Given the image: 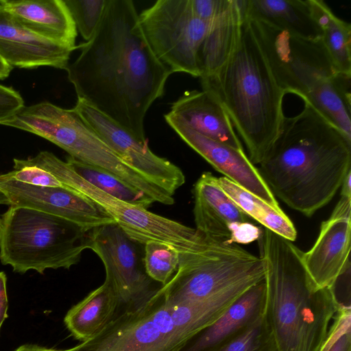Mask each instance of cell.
I'll return each mask as SVG.
<instances>
[{
  "mask_svg": "<svg viewBox=\"0 0 351 351\" xmlns=\"http://www.w3.org/2000/svg\"><path fill=\"white\" fill-rule=\"evenodd\" d=\"M66 70L78 99L146 142L144 121L173 73L149 46L132 0H108L90 40Z\"/></svg>",
  "mask_w": 351,
  "mask_h": 351,
  "instance_id": "obj_1",
  "label": "cell"
},
{
  "mask_svg": "<svg viewBox=\"0 0 351 351\" xmlns=\"http://www.w3.org/2000/svg\"><path fill=\"white\" fill-rule=\"evenodd\" d=\"M258 169L274 196L311 217L333 198L351 171V142L304 102L300 113L285 117Z\"/></svg>",
  "mask_w": 351,
  "mask_h": 351,
  "instance_id": "obj_2",
  "label": "cell"
},
{
  "mask_svg": "<svg viewBox=\"0 0 351 351\" xmlns=\"http://www.w3.org/2000/svg\"><path fill=\"white\" fill-rule=\"evenodd\" d=\"M258 241L265 267L264 316L277 351H319L341 308L329 288L312 280L292 241L265 228Z\"/></svg>",
  "mask_w": 351,
  "mask_h": 351,
  "instance_id": "obj_3",
  "label": "cell"
},
{
  "mask_svg": "<svg viewBox=\"0 0 351 351\" xmlns=\"http://www.w3.org/2000/svg\"><path fill=\"white\" fill-rule=\"evenodd\" d=\"M200 81L202 90L224 108L250 161L259 165L280 133L286 93L275 80L247 21L243 22L239 44L229 60Z\"/></svg>",
  "mask_w": 351,
  "mask_h": 351,
  "instance_id": "obj_4",
  "label": "cell"
},
{
  "mask_svg": "<svg viewBox=\"0 0 351 351\" xmlns=\"http://www.w3.org/2000/svg\"><path fill=\"white\" fill-rule=\"evenodd\" d=\"M89 232L45 212L10 206L0 218V261L20 274L69 269L88 249Z\"/></svg>",
  "mask_w": 351,
  "mask_h": 351,
  "instance_id": "obj_5",
  "label": "cell"
},
{
  "mask_svg": "<svg viewBox=\"0 0 351 351\" xmlns=\"http://www.w3.org/2000/svg\"><path fill=\"white\" fill-rule=\"evenodd\" d=\"M14 169L34 165L55 176L64 185L85 195L112 217L134 241L145 245L155 241L169 245L180 255L205 252L223 243L205 237L195 228L158 215L146 208L117 199L94 186L53 153L43 151L27 159L14 158Z\"/></svg>",
  "mask_w": 351,
  "mask_h": 351,
  "instance_id": "obj_6",
  "label": "cell"
},
{
  "mask_svg": "<svg viewBox=\"0 0 351 351\" xmlns=\"http://www.w3.org/2000/svg\"><path fill=\"white\" fill-rule=\"evenodd\" d=\"M3 125L48 140L82 162L115 176L153 200L162 189L151 183L117 156L73 109L48 101L24 106Z\"/></svg>",
  "mask_w": 351,
  "mask_h": 351,
  "instance_id": "obj_7",
  "label": "cell"
},
{
  "mask_svg": "<svg viewBox=\"0 0 351 351\" xmlns=\"http://www.w3.org/2000/svg\"><path fill=\"white\" fill-rule=\"evenodd\" d=\"M267 60L278 85L309 102L339 73L322 38L306 39L259 20H245Z\"/></svg>",
  "mask_w": 351,
  "mask_h": 351,
  "instance_id": "obj_8",
  "label": "cell"
},
{
  "mask_svg": "<svg viewBox=\"0 0 351 351\" xmlns=\"http://www.w3.org/2000/svg\"><path fill=\"white\" fill-rule=\"evenodd\" d=\"M194 335L173 324L167 304L156 291L144 302L115 315L97 335L73 350L181 351Z\"/></svg>",
  "mask_w": 351,
  "mask_h": 351,
  "instance_id": "obj_9",
  "label": "cell"
},
{
  "mask_svg": "<svg viewBox=\"0 0 351 351\" xmlns=\"http://www.w3.org/2000/svg\"><path fill=\"white\" fill-rule=\"evenodd\" d=\"M143 35L157 59L172 73L200 77L199 54L209 23L191 0H158L138 15Z\"/></svg>",
  "mask_w": 351,
  "mask_h": 351,
  "instance_id": "obj_10",
  "label": "cell"
},
{
  "mask_svg": "<svg viewBox=\"0 0 351 351\" xmlns=\"http://www.w3.org/2000/svg\"><path fill=\"white\" fill-rule=\"evenodd\" d=\"M88 249L102 261L105 281L116 294L120 304H138L157 289L146 274L140 243L132 239L116 223L91 230L88 234Z\"/></svg>",
  "mask_w": 351,
  "mask_h": 351,
  "instance_id": "obj_11",
  "label": "cell"
},
{
  "mask_svg": "<svg viewBox=\"0 0 351 351\" xmlns=\"http://www.w3.org/2000/svg\"><path fill=\"white\" fill-rule=\"evenodd\" d=\"M73 109L117 156L145 179L172 195L184 184L182 171L153 153L147 141L138 140L81 99H77Z\"/></svg>",
  "mask_w": 351,
  "mask_h": 351,
  "instance_id": "obj_12",
  "label": "cell"
},
{
  "mask_svg": "<svg viewBox=\"0 0 351 351\" xmlns=\"http://www.w3.org/2000/svg\"><path fill=\"white\" fill-rule=\"evenodd\" d=\"M0 191L9 206H24L71 221L87 231L116 223L98 205L82 193L63 187L34 186L0 175Z\"/></svg>",
  "mask_w": 351,
  "mask_h": 351,
  "instance_id": "obj_13",
  "label": "cell"
},
{
  "mask_svg": "<svg viewBox=\"0 0 351 351\" xmlns=\"http://www.w3.org/2000/svg\"><path fill=\"white\" fill-rule=\"evenodd\" d=\"M165 121L189 147L224 177L271 206L280 208L258 168L244 152L209 138L175 121L167 119Z\"/></svg>",
  "mask_w": 351,
  "mask_h": 351,
  "instance_id": "obj_14",
  "label": "cell"
},
{
  "mask_svg": "<svg viewBox=\"0 0 351 351\" xmlns=\"http://www.w3.org/2000/svg\"><path fill=\"white\" fill-rule=\"evenodd\" d=\"M75 49L30 31L0 4V58L12 69H66Z\"/></svg>",
  "mask_w": 351,
  "mask_h": 351,
  "instance_id": "obj_15",
  "label": "cell"
},
{
  "mask_svg": "<svg viewBox=\"0 0 351 351\" xmlns=\"http://www.w3.org/2000/svg\"><path fill=\"white\" fill-rule=\"evenodd\" d=\"M195 229L213 240L234 243L240 228L250 222L210 172L203 173L193 188Z\"/></svg>",
  "mask_w": 351,
  "mask_h": 351,
  "instance_id": "obj_16",
  "label": "cell"
},
{
  "mask_svg": "<svg viewBox=\"0 0 351 351\" xmlns=\"http://www.w3.org/2000/svg\"><path fill=\"white\" fill-rule=\"evenodd\" d=\"M350 218L330 217L322 223L313 247L302 252L304 267L318 287L330 288L350 267Z\"/></svg>",
  "mask_w": 351,
  "mask_h": 351,
  "instance_id": "obj_17",
  "label": "cell"
},
{
  "mask_svg": "<svg viewBox=\"0 0 351 351\" xmlns=\"http://www.w3.org/2000/svg\"><path fill=\"white\" fill-rule=\"evenodd\" d=\"M165 119L175 121L209 138L244 152L230 119L210 92L190 90L172 103Z\"/></svg>",
  "mask_w": 351,
  "mask_h": 351,
  "instance_id": "obj_18",
  "label": "cell"
},
{
  "mask_svg": "<svg viewBox=\"0 0 351 351\" xmlns=\"http://www.w3.org/2000/svg\"><path fill=\"white\" fill-rule=\"evenodd\" d=\"M265 278L241 293L211 324L193 336L181 351H215L265 312Z\"/></svg>",
  "mask_w": 351,
  "mask_h": 351,
  "instance_id": "obj_19",
  "label": "cell"
},
{
  "mask_svg": "<svg viewBox=\"0 0 351 351\" xmlns=\"http://www.w3.org/2000/svg\"><path fill=\"white\" fill-rule=\"evenodd\" d=\"M0 4L30 31L76 48L77 28L64 0H0Z\"/></svg>",
  "mask_w": 351,
  "mask_h": 351,
  "instance_id": "obj_20",
  "label": "cell"
},
{
  "mask_svg": "<svg viewBox=\"0 0 351 351\" xmlns=\"http://www.w3.org/2000/svg\"><path fill=\"white\" fill-rule=\"evenodd\" d=\"M243 20H259L306 39L322 38V30L308 0H237Z\"/></svg>",
  "mask_w": 351,
  "mask_h": 351,
  "instance_id": "obj_21",
  "label": "cell"
},
{
  "mask_svg": "<svg viewBox=\"0 0 351 351\" xmlns=\"http://www.w3.org/2000/svg\"><path fill=\"white\" fill-rule=\"evenodd\" d=\"M243 22L237 0H222L201 48L199 78L215 73L229 60L239 44Z\"/></svg>",
  "mask_w": 351,
  "mask_h": 351,
  "instance_id": "obj_22",
  "label": "cell"
},
{
  "mask_svg": "<svg viewBox=\"0 0 351 351\" xmlns=\"http://www.w3.org/2000/svg\"><path fill=\"white\" fill-rule=\"evenodd\" d=\"M119 304L116 294L104 282L69 310L64 324L76 339L88 341L114 318Z\"/></svg>",
  "mask_w": 351,
  "mask_h": 351,
  "instance_id": "obj_23",
  "label": "cell"
},
{
  "mask_svg": "<svg viewBox=\"0 0 351 351\" xmlns=\"http://www.w3.org/2000/svg\"><path fill=\"white\" fill-rule=\"evenodd\" d=\"M217 181L226 194L250 219L289 241L295 240L296 229L280 208L271 206L224 176L217 178Z\"/></svg>",
  "mask_w": 351,
  "mask_h": 351,
  "instance_id": "obj_24",
  "label": "cell"
},
{
  "mask_svg": "<svg viewBox=\"0 0 351 351\" xmlns=\"http://www.w3.org/2000/svg\"><path fill=\"white\" fill-rule=\"evenodd\" d=\"M308 1L335 67L339 73L351 75V25L337 17L324 1Z\"/></svg>",
  "mask_w": 351,
  "mask_h": 351,
  "instance_id": "obj_25",
  "label": "cell"
},
{
  "mask_svg": "<svg viewBox=\"0 0 351 351\" xmlns=\"http://www.w3.org/2000/svg\"><path fill=\"white\" fill-rule=\"evenodd\" d=\"M66 162L84 180L117 199L146 208L154 202L144 193L102 169L82 162L71 156L67 157Z\"/></svg>",
  "mask_w": 351,
  "mask_h": 351,
  "instance_id": "obj_26",
  "label": "cell"
},
{
  "mask_svg": "<svg viewBox=\"0 0 351 351\" xmlns=\"http://www.w3.org/2000/svg\"><path fill=\"white\" fill-rule=\"evenodd\" d=\"M179 263L180 254L169 245L155 241L145 244L143 263L152 280L165 285L176 271Z\"/></svg>",
  "mask_w": 351,
  "mask_h": 351,
  "instance_id": "obj_27",
  "label": "cell"
},
{
  "mask_svg": "<svg viewBox=\"0 0 351 351\" xmlns=\"http://www.w3.org/2000/svg\"><path fill=\"white\" fill-rule=\"evenodd\" d=\"M215 351H277L264 314Z\"/></svg>",
  "mask_w": 351,
  "mask_h": 351,
  "instance_id": "obj_28",
  "label": "cell"
},
{
  "mask_svg": "<svg viewBox=\"0 0 351 351\" xmlns=\"http://www.w3.org/2000/svg\"><path fill=\"white\" fill-rule=\"evenodd\" d=\"M77 30L82 38L90 40L103 16L108 0H64Z\"/></svg>",
  "mask_w": 351,
  "mask_h": 351,
  "instance_id": "obj_29",
  "label": "cell"
},
{
  "mask_svg": "<svg viewBox=\"0 0 351 351\" xmlns=\"http://www.w3.org/2000/svg\"><path fill=\"white\" fill-rule=\"evenodd\" d=\"M319 351H351V311L341 308Z\"/></svg>",
  "mask_w": 351,
  "mask_h": 351,
  "instance_id": "obj_30",
  "label": "cell"
},
{
  "mask_svg": "<svg viewBox=\"0 0 351 351\" xmlns=\"http://www.w3.org/2000/svg\"><path fill=\"white\" fill-rule=\"evenodd\" d=\"M3 176L21 183L41 187L65 186L50 172L36 166L27 165L14 169Z\"/></svg>",
  "mask_w": 351,
  "mask_h": 351,
  "instance_id": "obj_31",
  "label": "cell"
},
{
  "mask_svg": "<svg viewBox=\"0 0 351 351\" xmlns=\"http://www.w3.org/2000/svg\"><path fill=\"white\" fill-rule=\"evenodd\" d=\"M24 106L23 99L18 91L0 84V125L11 119Z\"/></svg>",
  "mask_w": 351,
  "mask_h": 351,
  "instance_id": "obj_32",
  "label": "cell"
},
{
  "mask_svg": "<svg viewBox=\"0 0 351 351\" xmlns=\"http://www.w3.org/2000/svg\"><path fill=\"white\" fill-rule=\"evenodd\" d=\"M221 3L222 0H191L195 14L208 23L216 16Z\"/></svg>",
  "mask_w": 351,
  "mask_h": 351,
  "instance_id": "obj_33",
  "label": "cell"
},
{
  "mask_svg": "<svg viewBox=\"0 0 351 351\" xmlns=\"http://www.w3.org/2000/svg\"><path fill=\"white\" fill-rule=\"evenodd\" d=\"M8 308L7 277L3 271H0V330L8 317Z\"/></svg>",
  "mask_w": 351,
  "mask_h": 351,
  "instance_id": "obj_34",
  "label": "cell"
},
{
  "mask_svg": "<svg viewBox=\"0 0 351 351\" xmlns=\"http://www.w3.org/2000/svg\"><path fill=\"white\" fill-rule=\"evenodd\" d=\"M330 217L351 218V197L341 195Z\"/></svg>",
  "mask_w": 351,
  "mask_h": 351,
  "instance_id": "obj_35",
  "label": "cell"
},
{
  "mask_svg": "<svg viewBox=\"0 0 351 351\" xmlns=\"http://www.w3.org/2000/svg\"><path fill=\"white\" fill-rule=\"evenodd\" d=\"M71 348L68 350H55L34 344H25L19 347L14 351H71Z\"/></svg>",
  "mask_w": 351,
  "mask_h": 351,
  "instance_id": "obj_36",
  "label": "cell"
},
{
  "mask_svg": "<svg viewBox=\"0 0 351 351\" xmlns=\"http://www.w3.org/2000/svg\"><path fill=\"white\" fill-rule=\"evenodd\" d=\"M12 70V68L0 58V80L7 78Z\"/></svg>",
  "mask_w": 351,
  "mask_h": 351,
  "instance_id": "obj_37",
  "label": "cell"
},
{
  "mask_svg": "<svg viewBox=\"0 0 351 351\" xmlns=\"http://www.w3.org/2000/svg\"><path fill=\"white\" fill-rule=\"evenodd\" d=\"M71 351H74L73 348H71Z\"/></svg>",
  "mask_w": 351,
  "mask_h": 351,
  "instance_id": "obj_38",
  "label": "cell"
}]
</instances>
